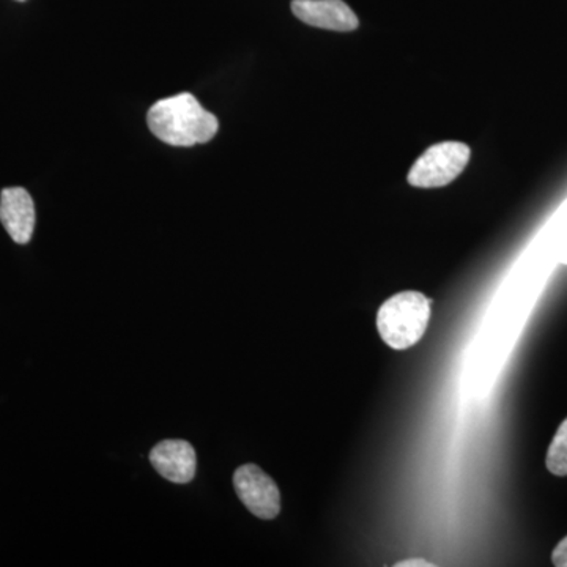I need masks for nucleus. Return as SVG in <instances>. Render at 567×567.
I'll use <instances>...</instances> for the list:
<instances>
[{
	"label": "nucleus",
	"instance_id": "1",
	"mask_svg": "<svg viewBox=\"0 0 567 567\" xmlns=\"http://www.w3.org/2000/svg\"><path fill=\"white\" fill-rule=\"evenodd\" d=\"M151 132L174 147H193L212 141L218 133V118L204 110L192 93L169 96L153 104L147 114Z\"/></svg>",
	"mask_w": 567,
	"mask_h": 567
},
{
	"label": "nucleus",
	"instance_id": "2",
	"mask_svg": "<svg viewBox=\"0 0 567 567\" xmlns=\"http://www.w3.org/2000/svg\"><path fill=\"white\" fill-rule=\"evenodd\" d=\"M431 300L421 292H401L380 306L377 330L386 346L406 350L423 339L431 322Z\"/></svg>",
	"mask_w": 567,
	"mask_h": 567
},
{
	"label": "nucleus",
	"instance_id": "3",
	"mask_svg": "<svg viewBox=\"0 0 567 567\" xmlns=\"http://www.w3.org/2000/svg\"><path fill=\"white\" fill-rule=\"evenodd\" d=\"M472 151L464 142H440L432 145L413 164L409 183L415 188H440L456 181L464 173Z\"/></svg>",
	"mask_w": 567,
	"mask_h": 567
},
{
	"label": "nucleus",
	"instance_id": "4",
	"mask_svg": "<svg viewBox=\"0 0 567 567\" xmlns=\"http://www.w3.org/2000/svg\"><path fill=\"white\" fill-rule=\"evenodd\" d=\"M238 498L254 516L274 520L281 513V494L274 480L260 466L241 465L234 475Z\"/></svg>",
	"mask_w": 567,
	"mask_h": 567
},
{
	"label": "nucleus",
	"instance_id": "5",
	"mask_svg": "<svg viewBox=\"0 0 567 567\" xmlns=\"http://www.w3.org/2000/svg\"><path fill=\"white\" fill-rule=\"evenodd\" d=\"M292 11L305 24L324 31L353 32L360 25L344 0H293Z\"/></svg>",
	"mask_w": 567,
	"mask_h": 567
},
{
	"label": "nucleus",
	"instance_id": "6",
	"mask_svg": "<svg viewBox=\"0 0 567 567\" xmlns=\"http://www.w3.org/2000/svg\"><path fill=\"white\" fill-rule=\"evenodd\" d=\"M151 464L164 480L188 484L196 476V451L185 440H163L151 451Z\"/></svg>",
	"mask_w": 567,
	"mask_h": 567
},
{
	"label": "nucleus",
	"instance_id": "7",
	"mask_svg": "<svg viewBox=\"0 0 567 567\" xmlns=\"http://www.w3.org/2000/svg\"><path fill=\"white\" fill-rule=\"evenodd\" d=\"M0 223L11 240L28 245L35 229V205L24 188H6L0 194Z\"/></svg>",
	"mask_w": 567,
	"mask_h": 567
},
{
	"label": "nucleus",
	"instance_id": "8",
	"mask_svg": "<svg viewBox=\"0 0 567 567\" xmlns=\"http://www.w3.org/2000/svg\"><path fill=\"white\" fill-rule=\"evenodd\" d=\"M546 465L551 475L567 476V417L548 446Z\"/></svg>",
	"mask_w": 567,
	"mask_h": 567
},
{
	"label": "nucleus",
	"instance_id": "9",
	"mask_svg": "<svg viewBox=\"0 0 567 567\" xmlns=\"http://www.w3.org/2000/svg\"><path fill=\"white\" fill-rule=\"evenodd\" d=\"M547 245L559 262L567 264V200L554 219V229L547 235Z\"/></svg>",
	"mask_w": 567,
	"mask_h": 567
},
{
	"label": "nucleus",
	"instance_id": "10",
	"mask_svg": "<svg viewBox=\"0 0 567 567\" xmlns=\"http://www.w3.org/2000/svg\"><path fill=\"white\" fill-rule=\"evenodd\" d=\"M551 563L557 567H567V536L559 540L558 546L555 547L554 554H551Z\"/></svg>",
	"mask_w": 567,
	"mask_h": 567
},
{
	"label": "nucleus",
	"instance_id": "11",
	"mask_svg": "<svg viewBox=\"0 0 567 567\" xmlns=\"http://www.w3.org/2000/svg\"><path fill=\"white\" fill-rule=\"evenodd\" d=\"M395 567H410V566H424V567H432V563L425 561V559H406V561L402 563H395Z\"/></svg>",
	"mask_w": 567,
	"mask_h": 567
},
{
	"label": "nucleus",
	"instance_id": "12",
	"mask_svg": "<svg viewBox=\"0 0 567 567\" xmlns=\"http://www.w3.org/2000/svg\"><path fill=\"white\" fill-rule=\"evenodd\" d=\"M18 2H24V0H18Z\"/></svg>",
	"mask_w": 567,
	"mask_h": 567
}]
</instances>
